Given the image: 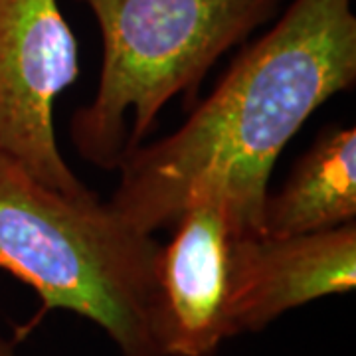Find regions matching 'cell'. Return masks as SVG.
I'll return each instance as SVG.
<instances>
[{
	"instance_id": "1",
	"label": "cell",
	"mask_w": 356,
	"mask_h": 356,
	"mask_svg": "<svg viewBox=\"0 0 356 356\" xmlns=\"http://www.w3.org/2000/svg\"><path fill=\"white\" fill-rule=\"evenodd\" d=\"M355 81L353 0H293L175 133L119 165L107 204L153 234L172 226L194 194L214 191L242 236H261L277 156L323 103Z\"/></svg>"
},
{
	"instance_id": "2",
	"label": "cell",
	"mask_w": 356,
	"mask_h": 356,
	"mask_svg": "<svg viewBox=\"0 0 356 356\" xmlns=\"http://www.w3.org/2000/svg\"><path fill=\"white\" fill-rule=\"evenodd\" d=\"M159 245L97 194L67 196L0 151V271L32 287L40 313L95 323L121 356H165L154 331Z\"/></svg>"
},
{
	"instance_id": "3",
	"label": "cell",
	"mask_w": 356,
	"mask_h": 356,
	"mask_svg": "<svg viewBox=\"0 0 356 356\" xmlns=\"http://www.w3.org/2000/svg\"><path fill=\"white\" fill-rule=\"evenodd\" d=\"M103 38L93 99L70 123L76 151L102 170L135 153L172 97L194 99L218 60L273 18L283 0H79Z\"/></svg>"
},
{
	"instance_id": "4",
	"label": "cell",
	"mask_w": 356,
	"mask_h": 356,
	"mask_svg": "<svg viewBox=\"0 0 356 356\" xmlns=\"http://www.w3.org/2000/svg\"><path fill=\"white\" fill-rule=\"evenodd\" d=\"M77 76L76 36L58 0H0V151L67 196L91 192L54 131V103Z\"/></svg>"
},
{
	"instance_id": "5",
	"label": "cell",
	"mask_w": 356,
	"mask_h": 356,
	"mask_svg": "<svg viewBox=\"0 0 356 356\" xmlns=\"http://www.w3.org/2000/svg\"><path fill=\"white\" fill-rule=\"evenodd\" d=\"M154 261V331L165 356H214L234 337V257L242 236L226 200L194 194Z\"/></svg>"
},
{
	"instance_id": "6",
	"label": "cell",
	"mask_w": 356,
	"mask_h": 356,
	"mask_svg": "<svg viewBox=\"0 0 356 356\" xmlns=\"http://www.w3.org/2000/svg\"><path fill=\"white\" fill-rule=\"evenodd\" d=\"M356 285V224L301 236H240L234 257L232 329L264 331L297 307Z\"/></svg>"
},
{
	"instance_id": "7",
	"label": "cell",
	"mask_w": 356,
	"mask_h": 356,
	"mask_svg": "<svg viewBox=\"0 0 356 356\" xmlns=\"http://www.w3.org/2000/svg\"><path fill=\"white\" fill-rule=\"evenodd\" d=\"M355 220L356 129L327 127L295 163L280 191L267 194L264 234H315Z\"/></svg>"
},
{
	"instance_id": "8",
	"label": "cell",
	"mask_w": 356,
	"mask_h": 356,
	"mask_svg": "<svg viewBox=\"0 0 356 356\" xmlns=\"http://www.w3.org/2000/svg\"><path fill=\"white\" fill-rule=\"evenodd\" d=\"M0 356H18L16 355V341L6 339L2 332H0Z\"/></svg>"
}]
</instances>
